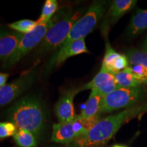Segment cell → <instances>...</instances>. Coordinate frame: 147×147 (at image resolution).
I'll return each instance as SVG.
<instances>
[{
  "label": "cell",
  "instance_id": "cell-24",
  "mask_svg": "<svg viewBox=\"0 0 147 147\" xmlns=\"http://www.w3.org/2000/svg\"><path fill=\"white\" fill-rule=\"evenodd\" d=\"M140 117H141V116L144 115V113H147V100L146 102L144 103V104L140 105Z\"/></svg>",
  "mask_w": 147,
  "mask_h": 147
},
{
  "label": "cell",
  "instance_id": "cell-22",
  "mask_svg": "<svg viewBox=\"0 0 147 147\" xmlns=\"http://www.w3.org/2000/svg\"><path fill=\"white\" fill-rule=\"evenodd\" d=\"M17 131L15 125L10 121L0 122V139L13 136Z\"/></svg>",
  "mask_w": 147,
  "mask_h": 147
},
{
  "label": "cell",
  "instance_id": "cell-15",
  "mask_svg": "<svg viewBox=\"0 0 147 147\" xmlns=\"http://www.w3.org/2000/svg\"><path fill=\"white\" fill-rule=\"evenodd\" d=\"M147 29V10L138 9L131 18L129 25V36H136Z\"/></svg>",
  "mask_w": 147,
  "mask_h": 147
},
{
  "label": "cell",
  "instance_id": "cell-18",
  "mask_svg": "<svg viewBox=\"0 0 147 147\" xmlns=\"http://www.w3.org/2000/svg\"><path fill=\"white\" fill-rule=\"evenodd\" d=\"M106 40V51L102 64V68L113 74V67L117 59L120 57V53H117L110 45L108 39Z\"/></svg>",
  "mask_w": 147,
  "mask_h": 147
},
{
  "label": "cell",
  "instance_id": "cell-27",
  "mask_svg": "<svg viewBox=\"0 0 147 147\" xmlns=\"http://www.w3.org/2000/svg\"><path fill=\"white\" fill-rule=\"evenodd\" d=\"M3 30H4V29H1V27H0V35H1V33H2V32H3Z\"/></svg>",
  "mask_w": 147,
  "mask_h": 147
},
{
  "label": "cell",
  "instance_id": "cell-9",
  "mask_svg": "<svg viewBox=\"0 0 147 147\" xmlns=\"http://www.w3.org/2000/svg\"><path fill=\"white\" fill-rule=\"evenodd\" d=\"M87 53H89V51L86 46L84 39L76 40L65 47L59 48L51 56L47 63L45 67V74H47L71 57Z\"/></svg>",
  "mask_w": 147,
  "mask_h": 147
},
{
  "label": "cell",
  "instance_id": "cell-17",
  "mask_svg": "<svg viewBox=\"0 0 147 147\" xmlns=\"http://www.w3.org/2000/svg\"><path fill=\"white\" fill-rule=\"evenodd\" d=\"M13 138L18 147H36L38 144L36 136L27 130L17 129Z\"/></svg>",
  "mask_w": 147,
  "mask_h": 147
},
{
  "label": "cell",
  "instance_id": "cell-10",
  "mask_svg": "<svg viewBox=\"0 0 147 147\" xmlns=\"http://www.w3.org/2000/svg\"><path fill=\"white\" fill-rule=\"evenodd\" d=\"M117 88L118 86L114 75L101 67L100 71L91 81L84 84L81 87H79L78 89L80 91L89 89L91 91L93 90L100 94L102 97H104L115 91Z\"/></svg>",
  "mask_w": 147,
  "mask_h": 147
},
{
  "label": "cell",
  "instance_id": "cell-19",
  "mask_svg": "<svg viewBox=\"0 0 147 147\" xmlns=\"http://www.w3.org/2000/svg\"><path fill=\"white\" fill-rule=\"evenodd\" d=\"M129 65L137 64L147 70V52L143 50L131 49L126 54Z\"/></svg>",
  "mask_w": 147,
  "mask_h": 147
},
{
  "label": "cell",
  "instance_id": "cell-25",
  "mask_svg": "<svg viewBox=\"0 0 147 147\" xmlns=\"http://www.w3.org/2000/svg\"><path fill=\"white\" fill-rule=\"evenodd\" d=\"M142 49H143V51H146V52H147V38H146V40H145L144 43H143Z\"/></svg>",
  "mask_w": 147,
  "mask_h": 147
},
{
  "label": "cell",
  "instance_id": "cell-4",
  "mask_svg": "<svg viewBox=\"0 0 147 147\" xmlns=\"http://www.w3.org/2000/svg\"><path fill=\"white\" fill-rule=\"evenodd\" d=\"M84 9H69L55 24L39 46L37 47L38 54L57 50L65 41L76 22L83 15Z\"/></svg>",
  "mask_w": 147,
  "mask_h": 147
},
{
  "label": "cell",
  "instance_id": "cell-7",
  "mask_svg": "<svg viewBox=\"0 0 147 147\" xmlns=\"http://www.w3.org/2000/svg\"><path fill=\"white\" fill-rule=\"evenodd\" d=\"M38 76V71L33 69L0 88V107L8 105L18 98L35 83Z\"/></svg>",
  "mask_w": 147,
  "mask_h": 147
},
{
  "label": "cell",
  "instance_id": "cell-16",
  "mask_svg": "<svg viewBox=\"0 0 147 147\" xmlns=\"http://www.w3.org/2000/svg\"><path fill=\"white\" fill-rule=\"evenodd\" d=\"M118 88H133L142 86L129 67L114 75Z\"/></svg>",
  "mask_w": 147,
  "mask_h": 147
},
{
  "label": "cell",
  "instance_id": "cell-12",
  "mask_svg": "<svg viewBox=\"0 0 147 147\" xmlns=\"http://www.w3.org/2000/svg\"><path fill=\"white\" fill-rule=\"evenodd\" d=\"M23 36V34L14 31H3L0 35V61L4 63L10 57Z\"/></svg>",
  "mask_w": 147,
  "mask_h": 147
},
{
  "label": "cell",
  "instance_id": "cell-14",
  "mask_svg": "<svg viewBox=\"0 0 147 147\" xmlns=\"http://www.w3.org/2000/svg\"><path fill=\"white\" fill-rule=\"evenodd\" d=\"M102 99V95L92 90L86 103L85 107L78 117L83 119H89L100 116Z\"/></svg>",
  "mask_w": 147,
  "mask_h": 147
},
{
  "label": "cell",
  "instance_id": "cell-1",
  "mask_svg": "<svg viewBox=\"0 0 147 147\" xmlns=\"http://www.w3.org/2000/svg\"><path fill=\"white\" fill-rule=\"evenodd\" d=\"M6 115L17 129L27 130L37 137L43 131L47 119L45 106L36 95H28L16 101L7 110Z\"/></svg>",
  "mask_w": 147,
  "mask_h": 147
},
{
  "label": "cell",
  "instance_id": "cell-26",
  "mask_svg": "<svg viewBox=\"0 0 147 147\" xmlns=\"http://www.w3.org/2000/svg\"><path fill=\"white\" fill-rule=\"evenodd\" d=\"M112 147H127L125 146H124V145H121V144H115Z\"/></svg>",
  "mask_w": 147,
  "mask_h": 147
},
{
  "label": "cell",
  "instance_id": "cell-6",
  "mask_svg": "<svg viewBox=\"0 0 147 147\" xmlns=\"http://www.w3.org/2000/svg\"><path fill=\"white\" fill-rule=\"evenodd\" d=\"M145 91L142 86L133 88H117L103 97L100 114L109 113L120 109L134 107L144 97Z\"/></svg>",
  "mask_w": 147,
  "mask_h": 147
},
{
  "label": "cell",
  "instance_id": "cell-3",
  "mask_svg": "<svg viewBox=\"0 0 147 147\" xmlns=\"http://www.w3.org/2000/svg\"><path fill=\"white\" fill-rule=\"evenodd\" d=\"M69 10L67 8L59 9L50 21L45 23H38L35 28L30 32L23 34L21 41L14 51L13 54L8 60L3 63V67L5 69H10L21 61L31 51L38 47L49 30L57 22L59 18Z\"/></svg>",
  "mask_w": 147,
  "mask_h": 147
},
{
  "label": "cell",
  "instance_id": "cell-5",
  "mask_svg": "<svg viewBox=\"0 0 147 147\" xmlns=\"http://www.w3.org/2000/svg\"><path fill=\"white\" fill-rule=\"evenodd\" d=\"M106 5L107 3L105 1H93L87 12L76 22L67 38L59 48L65 47L76 40L84 39L104 17Z\"/></svg>",
  "mask_w": 147,
  "mask_h": 147
},
{
  "label": "cell",
  "instance_id": "cell-21",
  "mask_svg": "<svg viewBox=\"0 0 147 147\" xmlns=\"http://www.w3.org/2000/svg\"><path fill=\"white\" fill-rule=\"evenodd\" d=\"M38 25L37 21L30 19H23L8 24V27L14 32L26 34L30 32Z\"/></svg>",
  "mask_w": 147,
  "mask_h": 147
},
{
  "label": "cell",
  "instance_id": "cell-11",
  "mask_svg": "<svg viewBox=\"0 0 147 147\" xmlns=\"http://www.w3.org/2000/svg\"><path fill=\"white\" fill-rule=\"evenodd\" d=\"M80 90L76 88L64 91L55 107V112L59 123L71 122L76 119L74 100Z\"/></svg>",
  "mask_w": 147,
  "mask_h": 147
},
{
  "label": "cell",
  "instance_id": "cell-2",
  "mask_svg": "<svg viewBox=\"0 0 147 147\" xmlns=\"http://www.w3.org/2000/svg\"><path fill=\"white\" fill-rule=\"evenodd\" d=\"M140 105L100 119L90 131L71 143V147H102L107 144L124 123L140 117Z\"/></svg>",
  "mask_w": 147,
  "mask_h": 147
},
{
  "label": "cell",
  "instance_id": "cell-20",
  "mask_svg": "<svg viewBox=\"0 0 147 147\" xmlns=\"http://www.w3.org/2000/svg\"><path fill=\"white\" fill-rule=\"evenodd\" d=\"M58 10V3L56 0H47L42 8L40 18L37 23H45L50 21Z\"/></svg>",
  "mask_w": 147,
  "mask_h": 147
},
{
  "label": "cell",
  "instance_id": "cell-8",
  "mask_svg": "<svg viewBox=\"0 0 147 147\" xmlns=\"http://www.w3.org/2000/svg\"><path fill=\"white\" fill-rule=\"evenodd\" d=\"M136 3L137 1L135 0H115L113 1L100 24L101 32L105 39H108V35L111 27L124 14L131 10Z\"/></svg>",
  "mask_w": 147,
  "mask_h": 147
},
{
  "label": "cell",
  "instance_id": "cell-13",
  "mask_svg": "<svg viewBox=\"0 0 147 147\" xmlns=\"http://www.w3.org/2000/svg\"><path fill=\"white\" fill-rule=\"evenodd\" d=\"M78 138L72 121L58 123L53 126L51 140L59 144H69Z\"/></svg>",
  "mask_w": 147,
  "mask_h": 147
},
{
  "label": "cell",
  "instance_id": "cell-23",
  "mask_svg": "<svg viewBox=\"0 0 147 147\" xmlns=\"http://www.w3.org/2000/svg\"><path fill=\"white\" fill-rule=\"evenodd\" d=\"M9 75L5 73H0V88L5 86L8 80Z\"/></svg>",
  "mask_w": 147,
  "mask_h": 147
}]
</instances>
